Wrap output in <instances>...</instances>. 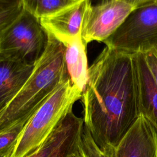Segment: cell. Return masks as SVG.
Instances as JSON below:
<instances>
[{"mask_svg":"<svg viewBox=\"0 0 157 157\" xmlns=\"http://www.w3.org/2000/svg\"><path fill=\"white\" fill-rule=\"evenodd\" d=\"M84 124L101 148H116L140 115L133 54L106 46L88 68Z\"/></svg>","mask_w":157,"mask_h":157,"instance_id":"6da1fadb","label":"cell"},{"mask_svg":"<svg viewBox=\"0 0 157 157\" xmlns=\"http://www.w3.org/2000/svg\"><path fill=\"white\" fill-rule=\"evenodd\" d=\"M46 48L34 65L28 80L13 98L0 110V130L33 113L69 75L65 62V46L48 34Z\"/></svg>","mask_w":157,"mask_h":157,"instance_id":"7a4b0ae2","label":"cell"},{"mask_svg":"<svg viewBox=\"0 0 157 157\" xmlns=\"http://www.w3.org/2000/svg\"><path fill=\"white\" fill-rule=\"evenodd\" d=\"M83 91L70 77L64 80L35 110L21 133L11 157H27L49 137L81 99Z\"/></svg>","mask_w":157,"mask_h":157,"instance_id":"3957f363","label":"cell"},{"mask_svg":"<svg viewBox=\"0 0 157 157\" xmlns=\"http://www.w3.org/2000/svg\"><path fill=\"white\" fill-rule=\"evenodd\" d=\"M0 32V57L29 64L35 65L48 42L39 19L25 10Z\"/></svg>","mask_w":157,"mask_h":157,"instance_id":"277c9868","label":"cell"},{"mask_svg":"<svg viewBox=\"0 0 157 157\" xmlns=\"http://www.w3.org/2000/svg\"><path fill=\"white\" fill-rule=\"evenodd\" d=\"M157 40V4L135 9L104 43L106 46L134 54L150 50Z\"/></svg>","mask_w":157,"mask_h":157,"instance_id":"5b68a950","label":"cell"},{"mask_svg":"<svg viewBox=\"0 0 157 157\" xmlns=\"http://www.w3.org/2000/svg\"><path fill=\"white\" fill-rule=\"evenodd\" d=\"M135 7L125 0H110L92 5L84 14L81 37L87 45L92 41L104 42L123 24Z\"/></svg>","mask_w":157,"mask_h":157,"instance_id":"8992f818","label":"cell"},{"mask_svg":"<svg viewBox=\"0 0 157 157\" xmlns=\"http://www.w3.org/2000/svg\"><path fill=\"white\" fill-rule=\"evenodd\" d=\"M90 0H77L61 9L39 19L47 33L63 45L81 36V27Z\"/></svg>","mask_w":157,"mask_h":157,"instance_id":"52a82bcc","label":"cell"},{"mask_svg":"<svg viewBox=\"0 0 157 157\" xmlns=\"http://www.w3.org/2000/svg\"><path fill=\"white\" fill-rule=\"evenodd\" d=\"M115 150L117 157H157V131L140 114Z\"/></svg>","mask_w":157,"mask_h":157,"instance_id":"ba28073f","label":"cell"},{"mask_svg":"<svg viewBox=\"0 0 157 157\" xmlns=\"http://www.w3.org/2000/svg\"><path fill=\"white\" fill-rule=\"evenodd\" d=\"M137 80L139 109L157 131V85L148 67L145 54H133Z\"/></svg>","mask_w":157,"mask_h":157,"instance_id":"9c48e42d","label":"cell"},{"mask_svg":"<svg viewBox=\"0 0 157 157\" xmlns=\"http://www.w3.org/2000/svg\"><path fill=\"white\" fill-rule=\"evenodd\" d=\"M34 65L0 57V110L18 93L31 75Z\"/></svg>","mask_w":157,"mask_h":157,"instance_id":"30bf717a","label":"cell"},{"mask_svg":"<svg viewBox=\"0 0 157 157\" xmlns=\"http://www.w3.org/2000/svg\"><path fill=\"white\" fill-rule=\"evenodd\" d=\"M64 45L65 62L69 77L72 82L83 92L87 83L88 71L86 44L80 36Z\"/></svg>","mask_w":157,"mask_h":157,"instance_id":"8fae6325","label":"cell"},{"mask_svg":"<svg viewBox=\"0 0 157 157\" xmlns=\"http://www.w3.org/2000/svg\"><path fill=\"white\" fill-rule=\"evenodd\" d=\"M84 124L83 119L69 113L49 137L36 151L27 157H53L63 144Z\"/></svg>","mask_w":157,"mask_h":157,"instance_id":"7c38bea8","label":"cell"},{"mask_svg":"<svg viewBox=\"0 0 157 157\" xmlns=\"http://www.w3.org/2000/svg\"><path fill=\"white\" fill-rule=\"evenodd\" d=\"M34 112L0 130V157L12 156L17 140Z\"/></svg>","mask_w":157,"mask_h":157,"instance_id":"4fadbf2b","label":"cell"},{"mask_svg":"<svg viewBox=\"0 0 157 157\" xmlns=\"http://www.w3.org/2000/svg\"><path fill=\"white\" fill-rule=\"evenodd\" d=\"M78 150L82 157H117L115 147H100L84 124L78 142Z\"/></svg>","mask_w":157,"mask_h":157,"instance_id":"5bb4252c","label":"cell"},{"mask_svg":"<svg viewBox=\"0 0 157 157\" xmlns=\"http://www.w3.org/2000/svg\"><path fill=\"white\" fill-rule=\"evenodd\" d=\"M23 9L38 19L51 14L77 0H21Z\"/></svg>","mask_w":157,"mask_h":157,"instance_id":"9a60e30c","label":"cell"},{"mask_svg":"<svg viewBox=\"0 0 157 157\" xmlns=\"http://www.w3.org/2000/svg\"><path fill=\"white\" fill-rule=\"evenodd\" d=\"M23 10L21 0H1V29L13 21Z\"/></svg>","mask_w":157,"mask_h":157,"instance_id":"2e32d148","label":"cell"},{"mask_svg":"<svg viewBox=\"0 0 157 157\" xmlns=\"http://www.w3.org/2000/svg\"><path fill=\"white\" fill-rule=\"evenodd\" d=\"M84 125V124H83ZM83 128L73 134L61 147L53 157H65L71 151L77 149L78 142Z\"/></svg>","mask_w":157,"mask_h":157,"instance_id":"e0dca14e","label":"cell"},{"mask_svg":"<svg viewBox=\"0 0 157 157\" xmlns=\"http://www.w3.org/2000/svg\"><path fill=\"white\" fill-rule=\"evenodd\" d=\"M146 61L157 85V56L150 50L144 52Z\"/></svg>","mask_w":157,"mask_h":157,"instance_id":"ac0fdd59","label":"cell"},{"mask_svg":"<svg viewBox=\"0 0 157 157\" xmlns=\"http://www.w3.org/2000/svg\"><path fill=\"white\" fill-rule=\"evenodd\" d=\"M131 4L136 9L145 6L153 4L157 2V0H125Z\"/></svg>","mask_w":157,"mask_h":157,"instance_id":"d6986e66","label":"cell"},{"mask_svg":"<svg viewBox=\"0 0 157 157\" xmlns=\"http://www.w3.org/2000/svg\"><path fill=\"white\" fill-rule=\"evenodd\" d=\"M65 157H82V156L79 153V151L78 150V148H77V149H76V150L71 151L69 154H67Z\"/></svg>","mask_w":157,"mask_h":157,"instance_id":"ffe728a7","label":"cell"},{"mask_svg":"<svg viewBox=\"0 0 157 157\" xmlns=\"http://www.w3.org/2000/svg\"><path fill=\"white\" fill-rule=\"evenodd\" d=\"M110 0H90L91 4L92 5H96L99 4H102L104 2H106L107 1H109Z\"/></svg>","mask_w":157,"mask_h":157,"instance_id":"44dd1931","label":"cell"},{"mask_svg":"<svg viewBox=\"0 0 157 157\" xmlns=\"http://www.w3.org/2000/svg\"><path fill=\"white\" fill-rule=\"evenodd\" d=\"M156 56H157V40L155 42V43L152 45L151 49L150 50ZM149 51V50H148Z\"/></svg>","mask_w":157,"mask_h":157,"instance_id":"7402d4cb","label":"cell"},{"mask_svg":"<svg viewBox=\"0 0 157 157\" xmlns=\"http://www.w3.org/2000/svg\"><path fill=\"white\" fill-rule=\"evenodd\" d=\"M156 4H157V2H156Z\"/></svg>","mask_w":157,"mask_h":157,"instance_id":"603a6c76","label":"cell"}]
</instances>
